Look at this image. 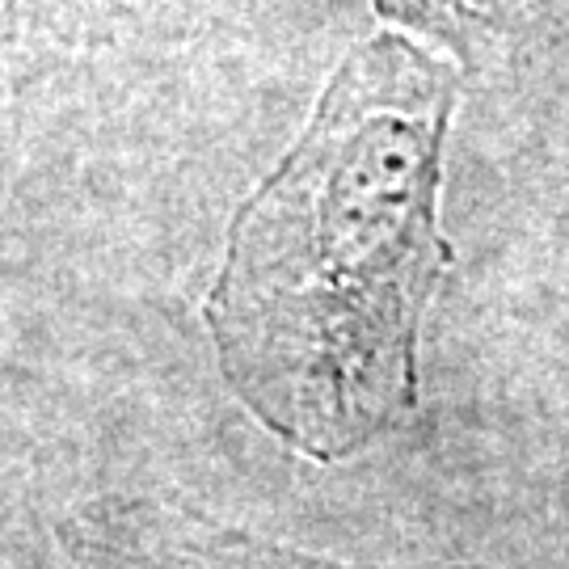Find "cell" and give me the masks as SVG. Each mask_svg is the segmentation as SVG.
Masks as SVG:
<instances>
[{"mask_svg": "<svg viewBox=\"0 0 569 569\" xmlns=\"http://www.w3.org/2000/svg\"><path fill=\"white\" fill-rule=\"evenodd\" d=\"M21 39V0H0V60Z\"/></svg>", "mask_w": 569, "mask_h": 569, "instance_id": "cell-2", "label": "cell"}, {"mask_svg": "<svg viewBox=\"0 0 569 569\" xmlns=\"http://www.w3.org/2000/svg\"><path fill=\"white\" fill-rule=\"evenodd\" d=\"M451 77L406 39H367L300 140L237 211L207 329L270 435L342 460L418 385V326L443 274L439 152Z\"/></svg>", "mask_w": 569, "mask_h": 569, "instance_id": "cell-1", "label": "cell"}]
</instances>
